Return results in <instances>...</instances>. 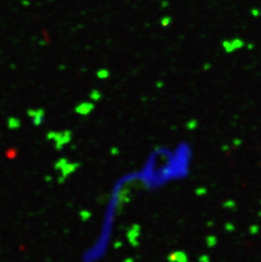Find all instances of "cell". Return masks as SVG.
I'll return each instance as SVG.
<instances>
[{
  "mask_svg": "<svg viewBox=\"0 0 261 262\" xmlns=\"http://www.w3.org/2000/svg\"><path fill=\"white\" fill-rule=\"evenodd\" d=\"M170 22H171V18H169V17L164 18V19L162 20V25L163 26H167Z\"/></svg>",
  "mask_w": 261,
  "mask_h": 262,
  "instance_id": "cell-9",
  "label": "cell"
},
{
  "mask_svg": "<svg viewBox=\"0 0 261 262\" xmlns=\"http://www.w3.org/2000/svg\"><path fill=\"white\" fill-rule=\"evenodd\" d=\"M97 76H98V77L100 78V79H105V78H107L109 76V70H105V69H102V70H99L97 72Z\"/></svg>",
  "mask_w": 261,
  "mask_h": 262,
  "instance_id": "cell-5",
  "label": "cell"
},
{
  "mask_svg": "<svg viewBox=\"0 0 261 262\" xmlns=\"http://www.w3.org/2000/svg\"><path fill=\"white\" fill-rule=\"evenodd\" d=\"M250 14H251V15L253 16V17L258 18V17H259V16L261 15V11L260 10L258 9V8H253V9L250 10Z\"/></svg>",
  "mask_w": 261,
  "mask_h": 262,
  "instance_id": "cell-6",
  "label": "cell"
},
{
  "mask_svg": "<svg viewBox=\"0 0 261 262\" xmlns=\"http://www.w3.org/2000/svg\"><path fill=\"white\" fill-rule=\"evenodd\" d=\"M225 227H226V230L228 231V232H232V231H234V229H235L234 225L232 224V223H227V224L226 225Z\"/></svg>",
  "mask_w": 261,
  "mask_h": 262,
  "instance_id": "cell-8",
  "label": "cell"
},
{
  "mask_svg": "<svg viewBox=\"0 0 261 262\" xmlns=\"http://www.w3.org/2000/svg\"><path fill=\"white\" fill-rule=\"evenodd\" d=\"M245 46H246V43L244 42V40L239 38H233L231 40H224L222 42V48L227 54L234 53L235 51L241 49Z\"/></svg>",
  "mask_w": 261,
  "mask_h": 262,
  "instance_id": "cell-1",
  "label": "cell"
},
{
  "mask_svg": "<svg viewBox=\"0 0 261 262\" xmlns=\"http://www.w3.org/2000/svg\"><path fill=\"white\" fill-rule=\"evenodd\" d=\"M246 47H247V49H249V50H252L253 48H254V45L253 44V43H247V44H246Z\"/></svg>",
  "mask_w": 261,
  "mask_h": 262,
  "instance_id": "cell-10",
  "label": "cell"
},
{
  "mask_svg": "<svg viewBox=\"0 0 261 262\" xmlns=\"http://www.w3.org/2000/svg\"><path fill=\"white\" fill-rule=\"evenodd\" d=\"M93 108V105L92 103H81V105H79L78 107L76 108V111L79 112L80 114L86 115V113H88L89 111H91Z\"/></svg>",
  "mask_w": 261,
  "mask_h": 262,
  "instance_id": "cell-3",
  "label": "cell"
},
{
  "mask_svg": "<svg viewBox=\"0 0 261 262\" xmlns=\"http://www.w3.org/2000/svg\"><path fill=\"white\" fill-rule=\"evenodd\" d=\"M204 261L203 262H209V258L207 257V256H206V255H205V256H204Z\"/></svg>",
  "mask_w": 261,
  "mask_h": 262,
  "instance_id": "cell-11",
  "label": "cell"
},
{
  "mask_svg": "<svg viewBox=\"0 0 261 262\" xmlns=\"http://www.w3.org/2000/svg\"><path fill=\"white\" fill-rule=\"evenodd\" d=\"M259 232V227L258 225H252L249 227V233L251 235H256Z\"/></svg>",
  "mask_w": 261,
  "mask_h": 262,
  "instance_id": "cell-7",
  "label": "cell"
},
{
  "mask_svg": "<svg viewBox=\"0 0 261 262\" xmlns=\"http://www.w3.org/2000/svg\"><path fill=\"white\" fill-rule=\"evenodd\" d=\"M20 126V122L18 119H15V118L9 119V126L10 128H17Z\"/></svg>",
  "mask_w": 261,
  "mask_h": 262,
  "instance_id": "cell-4",
  "label": "cell"
},
{
  "mask_svg": "<svg viewBox=\"0 0 261 262\" xmlns=\"http://www.w3.org/2000/svg\"><path fill=\"white\" fill-rule=\"evenodd\" d=\"M29 116H31L33 120V122L35 125H39L43 119L44 112L43 109H29L27 111Z\"/></svg>",
  "mask_w": 261,
  "mask_h": 262,
  "instance_id": "cell-2",
  "label": "cell"
}]
</instances>
